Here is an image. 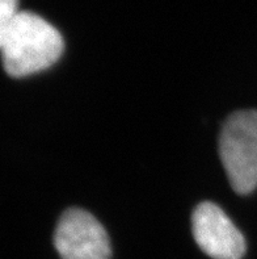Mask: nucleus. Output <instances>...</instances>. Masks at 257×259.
I'll return each instance as SVG.
<instances>
[{
  "label": "nucleus",
  "mask_w": 257,
  "mask_h": 259,
  "mask_svg": "<svg viewBox=\"0 0 257 259\" xmlns=\"http://www.w3.org/2000/svg\"><path fill=\"white\" fill-rule=\"evenodd\" d=\"M19 13V0H0V46Z\"/></svg>",
  "instance_id": "obj_5"
},
{
  "label": "nucleus",
  "mask_w": 257,
  "mask_h": 259,
  "mask_svg": "<svg viewBox=\"0 0 257 259\" xmlns=\"http://www.w3.org/2000/svg\"><path fill=\"white\" fill-rule=\"evenodd\" d=\"M219 157L232 190L248 195L257 187V111H239L225 122Z\"/></svg>",
  "instance_id": "obj_2"
},
{
  "label": "nucleus",
  "mask_w": 257,
  "mask_h": 259,
  "mask_svg": "<svg viewBox=\"0 0 257 259\" xmlns=\"http://www.w3.org/2000/svg\"><path fill=\"white\" fill-rule=\"evenodd\" d=\"M65 50L62 34L43 17L20 11L0 46L7 74L15 78L49 69Z\"/></svg>",
  "instance_id": "obj_1"
},
{
  "label": "nucleus",
  "mask_w": 257,
  "mask_h": 259,
  "mask_svg": "<svg viewBox=\"0 0 257 259\" xmlns=\"http://www.w3.org/2000/svg\"><path fill=\"white\" fill-rule=\"evenodd\" d=\"M54 245L62 259H111L107 230L87 210L71 208L62 214Z\"/></svg>",
  "instance_id": "obj_3"
},
{
  "label": "nucleus",
  "mask_w": 257,
  "mask_h": 259,
  "mask_svg": "<svg viewBox=\"0 0 257 259\" xmlns=\"http://www.w3.org/2000/svg\"><path fill=\"white\" fill-rule=\"evenodd\" d=\"M192 232L199 249L213 259H241L247 243L227 214L214 203L197 205L192 214Z\"/></svg>",
  "instance_id": "obj_4"
}]
</instances>
